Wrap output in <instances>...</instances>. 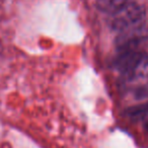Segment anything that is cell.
<instances>
[{"mask_svg": "<svg viewBox=\"0 0 148 148\" xmlns=\"http://www.w3.org/2000/svg\"><path fill=\"white\" fill-rule=\"evenodd\" d=\"M145 9L134 1H128L125 5L109 14L108 23L113 31L119 32L146 21Z\"/></svg>", "mask_w": 148, "mask_h": 148, "instance_id": "obj_1", "label": "cell"}, {"mask_svg": "<svg viewBox=\"0 0 148 148\" xmlns=\"http://www.w3.org/2000/svg\"><path fill=\"white\" fill-rule=\"evenodd\" d=\"M148 40V25L146 21L119 32L116 37L118 52L126 50H140V46Z\"/></svg>", "mask_w": 148, "mask_h": 148, "instance_id": "obj_2", "label": "cell"}, {"mask_svg": "<svg viewBox=\"0 0 148 148\" xmlns=\"http://www.w3.org/2000/svg\"><path fill=\"white\" fill-rule=\"evenodd\" d=\"M126 115L134 121H141L144 129L148 132V103L129 108L126 111Z\"/></svg>", "mask_w": 148, "mask_h": 148, "instance_id": "obj_3", "label": "cell"}, {"mask_svg": "<svg viewBox=\"0 0 148 148\" xmlns=\"http://www.w3.org/2000/svg\"><path fill=\"white\" fill-rule=\"evenodd\" d=\"M130 0H97V6L107 13H112L119 9Z\"/></svg>", "mask_w": 148, "mask_h": 148, "instance_id": "obj_4", "label": "cell"}]
</instances>
